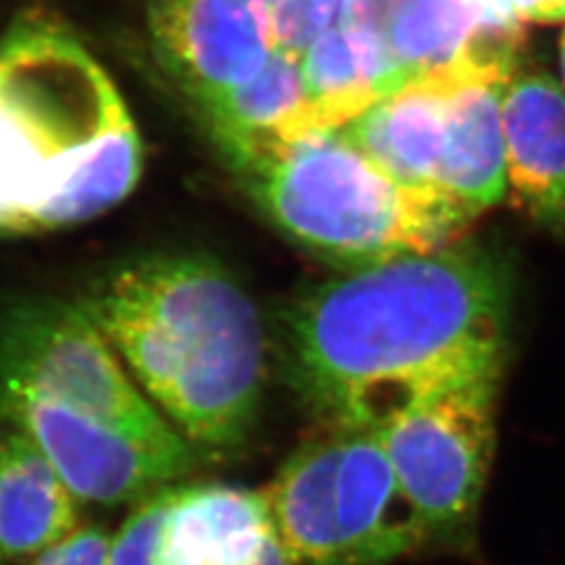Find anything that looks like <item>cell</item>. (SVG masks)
Segmentation results:
<instances>
[{
  "label": "cell",
  "instance_id": "cell-17",
  "mask_svg": "<svg viewBox=\"0 0 565 565\" xmlns=\"http://www.w3.org/2000/svg\"><path fill=\"white\" fill-rule=\"evenodd\" d=\"M303 103L302 60L273 51L260 74L202 107L231 166L275 141Z\"/></svg>",
  "mask_w": 565,
  "mask_h": 565
},
{
  "label": "cell",
  "instance_id": "cell-18",
  "mask_svg": "<svg viewBox=\"0 0 565 565\" xmlns=\"http://www.w3.org/2000/svg\"><path fill=\"white\" fill-rule=\"evenodd\" d=\"M174 486L145 499L111 539L107 565H158L163 524L172 503Z\"/></svg>",
  "mask_w": 565,
  "mask_h": 565
},
{
  "label": "cell",
  "instance_id": "cell-2",
  "mask_svg": "<svg viewBox=\"0 0 565 565\" xmlns=\"http://www.w3.org/2000/svg\"><path fill=\"white\" fill-rule=\"evenodd\" d=\"M141 172L137 124L102 63L60 13L21 11L0 36V235L88 223Z\"/></svg>",
  "mask_w": 565,
  "mask_h": 565
},
{
  "label": "cell",
  "instance_id": "cell-13",
  "mask_svg": "<svg viewBox=\"0 0 565 565\" xmlns=\"http://www.w3.org/2000/svg\"><path fill=\"white\" fill-rule=\"evenodd\" d=\"M302 81V107L275 142L340 130L408 84L377 42L345 23L323 32L303 53Z\"/></svg>",
  "mask_w": 565,
  "mask_h": 565
},
{
  "label": "cell",
  "instance_id": "cell-9",
  "mask_svg": "<svg viewBox=\"0 0 565 565\" xmlns=\"http://www.w3.org/2000/svg\"><path fill=\"white\" fill-rule=\"evenodd\" d=\"M0 417L41 448L72 494L95 505L142 503L184 476L193 461L163 455L67 404L0 392Z\"/></svg>",
  "mask_w": 565,
  "mask_h": 565
},
{
  "label": "cell",
  "instance_id": "cell-19",
  "mask_svg": "<svg viewBox=\"0 0 565 565\" xmlns=\"http://www.w3.org/2000/svg\"><path fill=\"white\" fill-rule=\"evenodd\" d=\"M109 546L111 539L102 525H84L42 551L32 565H107Z\"/></svg>",
  "mask_w": 565,
  "mask_h": 565
},
{
  "label": "cell",
  "instance_id": "cell-16",
  "mask_svg": "<svg viewBox=\"0 0 565 565\" xmlns=\"http://www.w3.org/2000/svg\"><path fill=\"white\" fill-rule=\"evenodd\" d=\"M273 525L268 494L243 486L174 488L158 565H212Z\"/></svg>",
  "mask_w": 565,
  "mask_h": 565
},
{
  "label": "cell",
  "instance_id": "cell-6",
  "mask_svg": "<svg viewBox=\"0 0 565 565\" xmlns=\"http://www.w3.org/2000/svg\"><path fill=\"white\" fill-rule=\"evenodd\" d=\"M0 392L67 404L163 455L193 461L191 445L130 382L82 303L28 298L0 315Z\"/></svg>",
  "mask_w": 565,
  "mask_h": 565
},
{
  "label": "cell",
  "instance_id": "cell-15",
  "mask_svg": "<svg viewBox=\"0 0 565 565\" xmlns=\"http://www.w3.org/2000/svg\"><path fill=\"white\" fill-rule=\"evenodd\" d=\"M78 527V499L20 429L0 440V564L36 557Z\"/></svg>",
  "mask_w": 565,
  "mask_h": 565
},
{
  "label": "cell",
  "instance_id": "cell-8",
  "mask_svg": "<svg viewBox=\"0 0 565 565\" xmlns=\"http://www.w3.org/2000/svg\"><path fill=\"white\" fill-rule=\"evenodd\" d=\"M340 23L377 42L408 84L511 82L524 44L518 18L471 0H345Z\"/></svg>",
  "mask_w": 565,
  "mask_h": 565
},
{
  "label": "cell",
  "instance_id": "cell-23",
  "mask_svg": "<svg viewBox=\"0 0 565 565\" xmlns=\"http://www.w3.org/2000/svg\"><path fill=\"white\" fill-rule=\"evenodd\" d=\"M562 67H564V78H565V34H564V39H562Z\"/></svg>",
  "mask_w": 565,
  "mask_h": 565
},
{
  "label": "cell",
  "instance_id": "cell-3",
  "mask_svg": "<svg viewBox=\"0 0 565 565\" xmlns=\"http://www.w3.org/2000/svg\"><path fill=\"white\" fill-rule=\"evenodd\" d=\"M81 303L191 448L224 457L245 445L266 343L256 306L221 264L195 254L142 258Z\"/></svg>",
  "mask_w": 565,
  "mask_h": 565
},
{
  "label": "cell",
  "instance_id": "cell-5",
  "mask_svg": "<svg viewBox=\"0 0 565 565\" xmlns=\"http://www.w3.org/2000/svg\"><path fill=\"white\" fill-rule=\"evenodd\" d=\"M266 494L294 565H390L422 546L377 429L327 427Z\"/></svg>",
  "mask_w": 565,
  "mask_h": 565
},
{
  "label": "cell",
  "instance_id": "cell-4",
  "mask_svg": "<svg viewBox=\"0 0 565 565\" xmlns=\"http://www.w3.org/2000/svg\"><path fill=\"white\" fill-rule=\"evenodd\" d=\"M233 168L287 235L356 268L457 245L471 221L392 181L338 130L270 142Z\"/></svg>",
  "mask_w": 565,
  "mask_h": 565
},
{
  "label": "cell",
  "instance_id": "cell-1",
  "mask_svg": "<svg viewBox=\"0 0 565 565\" xmlns=\"http://www.w3.org/2000/svg\"><path fill=\"white\" fill-rule=\"evenodd\" d=\"M507 331L505 268L459 245L356 268L282 317L289 382L324 427L380 429L440 392L499 385Z\"/></svg>",
  "mask_w": 565,
  "mask_h": 565
},
{
  "label": "cell",
  "instance_id": "cell-24",
  "mask_svg": "<svg viewBox=\"0 0 565 565\" xmlns=\"http://www.w3.org/2000/svg\"><path fill=\"white\" fill-rule=\"evenodd\" d=\"M0 565H2V564H0Z\"/></svg>",
  "mask_w": 565,
  "mask_h": 565
},
{
  "label": "cell",
  "instance_id": "cell-12",
  "mask_svg": "<svg viewBox=\"0 0 565 565\" xmlns=\"http://www.w3.org/2000/svg\"><path fill=\"white\" fill-rule=\"evenodd\" d=\"M507 182L525 212L565 233V93L543 72L513 76L503 95Z\"/></svg>",
  "mask_w": 565,
  "mask_h": 565
},
{
  "label": "cell",
  "instance_id": "cell-21",
  "mask_svg": "<svg viewBox=\"0 0 565 565\" xmlns=\"http://www.w3.org/2000/svg\"><path fill=\"white\" fill-rule=\"evenodd\" d=\"M520 21L557 23L565 20V0H511Z\"/></svg>",
  "mask_w": 565,
  "mask_h": 565
},
{
  "label": "cell",
  "instance_id": "cell-10",
  "mask_svg": "<svg viewBox=\"0 0 565 565\" xmlns=\"http://www.w3.org/2000/svg\"><path fill=\"white\" fill-rule=\"evenodd\" d=\"M156 57L203 107L260 74L275 51L266 0H147Z\"/></svg>",
  "mask_w": 565,
  "mask_h": 565
},
{
  "label": "cell",
  "instance_id": "cell-7",
  "mask_svg": "<svg viewBox=\"0 0 565 565\" xmlns=\"http://www.w3.org/2000/svg\"><path fill=\"white\" fill-rule=\"evenodd\" d=\"M494 398L497 385H465L377 429L422 545L457 543L476 522L497 443Z\"/></svg>",
  "mask_w": 565,
  "mask_h": 565
},
{
  "label": "cell",
  "instance_id": "cell-11",
  "mask_svg": "<svg viewBox=\"0 0 565 565\" xmlns=\"http://www.w3.org/2000/svg\"><path fill=\"white\" fill-rule=\"evenodd\" d=\"M463 82L443 76L411 82L338 132L392 181L446 202L438 193V172L445 158L450 97Z\"/></svg>",
  "mask_w": 565,
  "mask_h": 565
},
{
  "label": "cell",
  "instance_id": "cell-20",
  "mask_svg": "<svg viewBox=\"0 0 565 565\" xmlns=\"http://www.w3.org/2000/svg\"><path fill=\"white\" fill-rule=\"evenodd\" d=\"M212 565H294L275 524Z\"/></svg>",
  "mask_w": 565,
  "mask_h": 565
},
{
  "label": "cell",
  "instance_id": "cell-22",
  "mask_svg": "<svg viewBox=\"0 0 565 565\" xmlns=\"http://www.w3.org/2000/svg\"><path fill=\"white\" fill-rule=\"evenodd\" d=\"M471 2H478V4H482L488 11H494V13H501V15H513V18H518L515 11H513L511 0H471Z\"/></svg>",
  "mask_w": 565,
  "mask_h": 565
},
{
  "label": "cell",
  "instance_id": "cell-14",
  "mask_svg": "<svg viewBox=\"0 0 565 565\" xmlns=\"http://www.w3.org/2000/svg\"><path fill=\"white\" fill-rule=\"evenodd\" d=\"M509 82L467 81L452 90L438 193L467 218L505 195L503 95Z\"/></svg>",
  "mask_w": 565,
  "mask_h": 565
}]
</instances>
